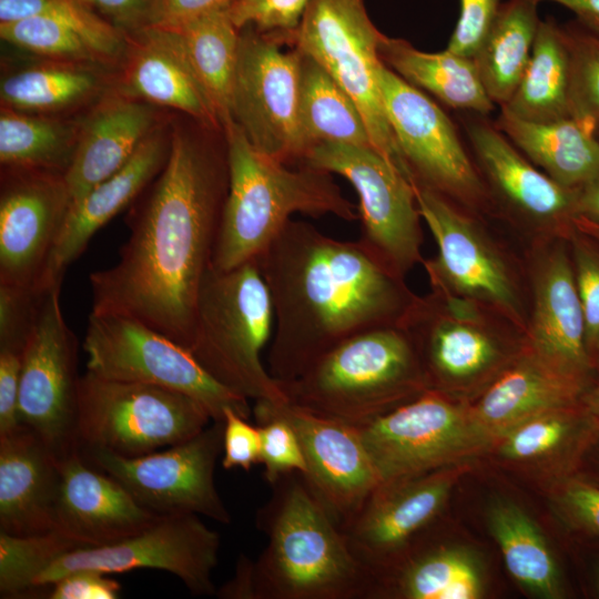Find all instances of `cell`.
Wrapping results in <instances>:
<instances>
[{
	"instance_id": "6da1fadb",
	"label": "cell",
	"mask_w": 599,
	"mask_h": 599,
	"mask_svg": "<svg viewBox=\"0 0 599 599\" xmlns=\"http://www.w3.org/2000/svg\"><path fill=\"white\" fill-rule=\"evenodd\" d=\"M227 187L226 156L217 160L176 130L162 171L129 217L119 260L90 275L92 312L135 318L189 351Z\"/></svg>"
},
{
	"instance_id": "7a4b0ae2",
	"label": "cell",
	"mask_w": 599,
	"mask_h": 599,
	"mask_svg": "<svg viewBox=\"0 0 599 599\" xmlns=\"http://www.w3.org/2000/svg\"><path fill=\"white\" fill-rule=\"evenodd\" d=\"M274 311L267 369L281 383L361 333L400 325L415 300L361 238L291 220L256 257Z\"/></svg>"
},
{
	"instance_id": "3957f363",
	"label": "cell",
	"mask_w": 599,
	"mask_h": 599,
	"mask_svg": "<svg viewBox=\"0 0 599 599\" xmlns=\"http://www.w3.org/2000/svg\"><path fill=\"white\" fill-rule=\"evenodd\" d=\"M255 515L267 542L260 556L237 558L222 599H364L374 579L304 476L292 473L271 485Z\"/></svg>"
},
{
	"instance_id": "277c9868",
	"label": "cell",
	"mask_w": 599,
	"mask_h": 599,
	"mask_svg": "<svg viewBox=\"0 0 599 599\" xmlns=\"http://www.w3.org/2000/svg\"><path fill=\"white\" fill-rule=\"evenodd\" d=\"M220 534L194 514L162 516L123 540L80 545L57 531L33 537L0 532L1 598H39L59 578L80 570L109 575L159 569L179 578L195 596H215Z\"/></svg>"
},
{
	"instance_id": "5b68a950",
	"label": "cell",
	"mask_w": 599,
	"mask_h": 599,
	"mask_svg": "<svg viewBox=\"0 0 599 599\" xmlns=\"http://www.w3.org/2000/svg\"><path fill=\"white\" fill-rule=\"evenodd\" d=\"M223 129L229 187L212 267L227 271L255 261L296 213L357 220L331 173L304 164L290 169L254 148L233 120Z\"/></svg>"
},
{
	"instance_id": "8992f818",
	"label": "cell",
	"mask_w": 599,
	"mask_h": 599,
	"mask_svg": "<svg viewBox=\"0 0 599 599\" xmlns=\"http://www.w3.org/2000/svg\"><path fill=\"white\" fill-rule=\"evenodd\" d=\"M287 403L362 427L428 388L406 329H370L332 348L296 378L280 384Z\"/></svg>"
},
{
	"instance_id": "52a82bcc",
	"label": "cell",
	"mask_w": 599,
	"mask_h": 599,
	"mask_svg": "<svg viewBox=\"0 0 599 599\" xmlns=\"http://www.w3.org/2000/svg\"><path fill=\"white\" fill-rule=\"evenodd\" d=\"M273 328V304L256 261L206 271L189 352L214 379L254 402H287L261 359Z\"/></svg>"
},
{
	"instance_id": "ba28073f",
	"label": "cell",
	"mask_w": 599,
	"mask_h": 599,
	"mask_svg": "<svg viewBox=\"0 0 599 599\" xmlns=\"http://www.w3.org/2000/svg\"><path fill=\"white\" fill-rule=\"evenodd\" d=\"M212 418L192 397L154 385L80 376L75 436L79 449L143 456L202 432Z\"/></svg>"
},
{
	"instance_id": "9c48e42d",
	"label": "cell",
	"mask_w": 599,
	"mask_h": 599,
	"mask_svg": "<svg viewBox=\"0 0 599 599\" xmlns=\"http://www.w3.org/2000/svg\"><path fill=\"white\" fill-rule=\"evenodd\" d=\"M83 349L87 370L187 395L214 422H224L226 409L247 419L252 415L250 399L214 379L186 348L135 318L91 312Z\"/></svg>"
},
{
	"instance_id": "30bf717a",
	"label": "cell",
	"mask_w": 599,
	"mask_h": 599,
	"mask_svg": "<svg viewBox=\"0 0 599 599\" xmlns=\"http://www.w3.org/2000/svg\"><path fill=\"white\" fill-rule=\"evenodd\" d=\"M383 33L364 0H309L294 32L286 35L315 60L358 106L373 148L413 179L388 122L377 79Z\"/></svg>"
},
{
	"instance_id": "8fae6325",
	"label": "cell",
	"mask_w": 599,
	"mask_h": 599,
	"mask_svg": "<svg viewBox=\"0 0 599 599\" xmlns=\"http://www.w3.org/2000/svg\"><path fill=\"white\" fill-rule=\"evenodd\" d=\"M303 164L345 177L359 200L361 238L397 274L423 262V233L414 184L373 146L323 142L311 146Z\"/></svg>"
},
{
	"instance_id": "7c38bea8",
	"label": "cell",
	"mask_w": 599,
	"mask_h": 599,
	"mask_svg": "<svg viewBox=\"0 0 599 599\" xmlns=\"http://www.w3.org/2000/svg\"><path fill=\"white\" fill-rule=\"evenodd\" d=\"M224 422L176 445L139 457L102 449H80L91 465L105 471L145 508L160 515L194 514L229 525L232 516L214 480L223 451Z\"/></svg>"
},
{
	"instance_id": "4fadbf2b",
	"label": "cell",
	"mask_w": 599,
	"mask_h": 599,
	"mask_svg": "<svg viewBox=\"0 0 599 599\" xmlns=\"http://www.w3.org/2000/svg\"><path fill=\"white\" fill-rule=\"evenodd\" d=\"M61 285L43 290L23 351L19 423L32 429L61 459L78 449V338L64 319Z\"/></svg>"
},
{
	"instance_id": "5bb4252c",
	"label": "cell",
	"mask_w": 599,
	"mask_h": 599,
	"mask_svg": "<svg viewBox=\"0 0 599 599\" xmlns=\"http://www.w3.org/2000/svg\"><path fill=\"white\" fill-rule=\"evenodd\" d=\"M240 30L231 116L262 153L287 163L303 159L298 125L301 52L281 49V34Z\"/></svg>"
},
{
	"instance_id": "9a60e30c",
	"label": "cell",
	"mask_w": 599,
	"mask_h": 599,
	"mask_svg": "<svg viewBox=\"0 0 599 599\" xmlns=\"http://www.w3.org/2000/svg\"><path fill=\"white\" fill-rule=\"evenodd\" d=\"M358 428L380 481L437 470L488 441L470 410L432 389Z\"/></svg>"
},
{
	"instance_id": "2e32d148",
	"label": "cell",
	"mask_w": 599,
	"mask_h": 599,
	"mask_svg": "<svg viewBox=\"0 0 599 599\" xmlns=\"http://www.w3.org/2000/svg\"><path fill=\"white\" fill-rule=\"evenodd\" d=\"M377 79L385 112L414 180L468 206L486 201V187L449 118L382 60Z\"/></svg>"
},
{
	"instance_id": "e0dca14e",
	"label": "cell",
	"mask_w": 599,
	"mask_h": 599,
	"mask_svg": "<svg viewBox=\"0 0 599 599\" xmlns=\"http://www.w3.org/2000/svg\"><path fill=\"white\" fill-rule=\"evenodd\" d=\"M416 203L437 245V256L424 262L432 283L496 307L521 321L520 303L509 272L474 222L439 192L413 181Z\"/></svg>"
},
{
	"instance_id": "ac0fdd59",
	"label": "cell",
	"mask_w": 599,
	"mask_h": 599,
	"mask_svg": "<svg viewBox=\"0 0 599 599\" xmlns=\"http://www.w3.org/2000/svg\"><path fill=\"white\" fill-rule=\"evenodd\" d=\"M4 170L0 196V284L39 290L71 206L64 173Z\"/></svg>"
},
{
	"instance_id": "d6986e66",
	"label": "cell",
	"mask_w": 599,
	"mask_h": 599,
	"mask_svg": "<svg viewBox=\"0 0 599 599\" xmlns=\"http://www.w3.org/2000/svg\"><path fill=\"white\" fill-rule=\"evenodd\" d=\"M454 480L451 471L437 469L380 481L342 527L353 554L372 575L374 587L440 514Z\"/></svg>"
},
{
	"instance_id": "ffe728a7",
	"label": "cell",
	"mask_w": 599,
	"mask_h": 599,
	"mask_svg": "<svg viewBox=\"0 0 599 599\" xmlns=\"http://www.w3.org/2000/svg\"><path fill=\"white\" fill-rule=\"evenodd\" d=\"M262 402L294 428L306 464L303 476L342 528L380 483L359 428L287 402Z\"/></svg>"
},
{
	"instance_id": "44dd1931",
	"label": "cell",
	"mask_w": 599,
	"mask_h": 599,
	"mask_svg": "<svg viewBox=\"0 0 599 599\" xmlns=\"http://www.w3.org/2000/svg\"><path fill=\"white\" fill-rule=\"evenodd\" d=\"M55 530L85 546L135 536L162 516L142 506L116 479L91 465L80 449L60 459Z\"/></svg>"
},
{
	"instance_id": "7402d4cb",
	"label": "cell",
	"mask_w": 599,
	"mask_h": 599,
	"mask_svg": "<svg viewBox=\"0 0 599 599\" xmlns=\"http://www.w3.org/2000/svg\"><path fill=\"white\" fill-rule=\"evenodd\" d=\"M60 459L19 423L0 433V532L33 537L55 530Z\"/></svg>"
},
{
	"instance_id": "603a6c76",
	"label": "cell",
	"mask_w": 599,
	"mask_h": 599,
	"mask_svg": "<svg viewBox=\"0 0 599 599\" xmlns=\"http://www.w3.org/2000/svg\"><path fill=\"white\" fill-rule=\"evenodd\" d=\"M154 129L119 171L71 205L39 290L61 285L68 267L84 252L93 235L134 201L162 171L171 140Z\"/></svg>"
},
{
	"instance_id": "cb8c5ba5",
	"label": "cell",
	"mask_w": 599,
	"mask_h": 599,
	"mask_svg": "<svg viewBox=\"0 0 599 599\" xmlns=\"http://www.w3.org/2000/svg\"><path fill=\"white\" fill-rule=\"evenodd\" d=\"M467 132L481 170L512 211L540 225H573L578 189L532 166L495 125L475 121Z\"/></svg>"
},
{
	"instance_id": "d4e9b609",
	"label": "cell",
	"mask_w": 599,
	"mask_h": 599,
	"mask_svg": "<svg viewBox=\"0 0 599 599\" xmlns=\"http://www.w3.org/2000/svg\"><path fill=\"white\" fill-rule=\"evenodd\" d=\"M585 375L532 351L489 387L471 417L488 440L502 438L531 417L570 408L583 393Z\"/></svg>"
},
{
	"instance_id": "484cf974",
	"label": "cell",
	"mask_w": 599,
	"mask_h": 599,
	"mask_svg": "<svg viewBox=\"0 0 599 599\" xmlns=\"http://www.w3.org/2000/svg\"><path fill=\"white\" fill-rule=\"evenodd\" d=\"M153 124V109L144 101L123 95L100 105L80 131L64 172L71 205L119 171Z\"/></svg>"
},
{
	"instance_id": "4316f807",
	"label": "cell",
	"mask_w": 599,
	"mask_h": 599,
	"mask_svg": "<svg viewBox=\"0 0 599 599\" xmlns=\"http://www.w3.org/2000/svg\"><path fill=\"white\" fill-rule=\"evenodd\" d=\"M530 325L532 351L566 368L586 374L589 352L586 322L573 266L562 248L538 265Z\"/></svg>"
},
{
	"instance_id": "83f0119b",
	"label": "cell",
	"mask_w": 599,
	"mask_h": 599,
	"mask_svg": "<svg viewBox=\"0 0 599 599\" xmlns=\"http://www.w3.org/2000/svg\"><path fill=\"white\" fill-rule=\"evenodd\" d=\"M495 126L562 186L579 189L599 175V141L578 119L530 122L500 110Z\"/></svg>"
},
{
	"instance_id": "f1b7e54d",
	"label": "cell",
	"mask_w": 599,
	"mask_h": 599,
	"mask_svg": "<svg viewBox=\"0 0 599 599\" xmlns=\"http://www.w3.org/2000/svg\"><path fill=\"white\" fill-rule=\"evenodd\" d=\"M185 61L222 128L230 121L240 30L227 10H215L175 26H155Z\"/></svg>"
},
{
	"instance_id": "f546056e",
	"label": "cell",
	"mask_w": 599,
	"mask_h": 599,
	"mask_svg": "<svg viewBox=\"0 0 599 599\" xmlns=\"http://www.w3.org/2000/svg\"><path fill=\"white\" fill-rule=\"evenodd\" d=\"M123 95L180 110L210 128L221 122L189 67L155 26H145L123 81Z\"/></svg>"
},
{
	"instance_id": "4dcf8cb0",
	"label": "cell",
	"mask_w": 599,
	"mask_h": 599,
	"mask_svg": "<svg viewBox=\"0 0 599 599\" xmlns=\"http://www.w3.org/2000/svg\"><path fill=\"white\" fill-rule=\"evenodd\" d=\"M378 55L398 77L418 90H425L448 106L481 115L495 106L487 94L473 59L449 50L428 53L403 39L383 35Z\"/></svg>"
},
{
	"instance_id": "1f68e13d",
	"label": "cell",
	"mask_w": 599,
	"mask_h": 599,
	"mask_svg": "<svg viewBox=\"0 0 599 599\" xmlns=\"http://www.w3.org/2000/svg\"><path fill=\"white\" fill-rule=\"evenodd\" d=\"M501 110L530 122L572 118L569 48L554 18L540 21L525 73Z\"/></svg>"
},
{
	"instance_id": "d6a6232c",
	"label": "cell",
	"mask_w": 599,
	"mask_h": 599,
	"mask_svg": "<svg viewBox=\"0 0 599 599\" xmlns=\"http://www.w3.org/2000/svg\"><path fill=\"white\" fill-rule=\"evenodd\" d=\"M540 0H507L473 58L483 85L504 106L516 91L529 62L540 19Z\"/></svg>"
},
{
	"instance_id": "836d02e7",
	"label": "cell",
	"mask_w": 599,
	"mask_h": 599,
	"mask_svg": "<svg viewBox=\"0 0 599 599\" xmlns=\"http://www.w3.org/2000/svg\"><path fill=\"white\" fill-rule=\"evenodd\" d=\"M301 54L298 125L305 153L323 142L373 146L353 99L315 60Z\"/></svg>"
},
{
	"instance_id": "e575fe53",
	"label": "cell",
	"mask_w": 599,
	"mask_h": 599,
	"mask_svg": "<svg viewBox=\"0 0 599 599\" xmlns=\"http://www.w3.org/2000/svg\"><path fill=\"white\" fill-rule=\"evenodd\" d=\"M487 522L510 575L539 597H559L557 565L544 535L529 516L515 504L498 500L489 507Z\"/></svg>"
},
{
	"instance_id": "d590c367",
	"label": "cell",
	"mask_w": 599,
	"mask_h": 599,
	"mask_svg": "<svg viewBox=\"0 0 599 599\" xmlns=\"http://www.w3.org/2000/svg\"><path fill=\"white\" fill-rule=\"evenodd\" d=\"M59 121L2 106L0 114V161L3 167L34 169L64 173L77 139Z\"/></svg>"
},
{
	"instance_id": "8d00e7d4",
	"label": "cell",
	"mask_w": 599,
	"mask_h": 599,
	"mask_svg": "<svg viewBox=\"0 0 599 599\" xmlns=\"http://www.w3.org/2000/svg\"><path fill=\"white\" fill-rule=\"evenodd\" d=\"M93 73L67 67H31L2 79V106L22 112H48L73 105L95 91Z\"/></svg>"
},
{
	"instance_id": "74e56055",
	"label": "cell",
	"mask_w": 599,
	"mask_h": 599,
	"mask_svg": "<svg viewBox=\"0 0 599 599\" xmlns=\"http://www.w3.org/2000/svg\"><path fill=\"white\" fill-rule=\"evenodd\" d=\"M37 16L53 18L72 27L101 59L116 57L122 50L119 30L80 0H0V23Z\"/></svg>"
},
{
	"instance_id": "f35d334b",
	"label": "cell",
	"mask_w": 599,
	"mask_h": 599,
	"mask_svg": "<svg viewBox=\"0 0 599 599\" xmlns=\"http://www.w3.org/2000/svg\"><path fill=\"white\" fill-rule=\"evenodd\" d=\"M475 559L458 547L438 546L404 558L397 564L389 589L407 599H443L458 573Z\"/></svg>"
},
{
	"instance_id": "ab89813d",
	"label": "cell",
	"mask_w": 599,
	"mask_h": 599,
	"mask_svg": "<svg viewBox=\"0 0 599 599\" xmlns=\"http://www.w3.org/2000/svg\"><path fill=\"white\" fill-rule=\"evenodd\" d=\"M1 39L12 45L67 61L101 59L72 27L53 18L37 16L0 23Z\"/></svg>"
},
{
	"instance_id": "60d3db41",
	"label": "cell",
	"mask_w": 599,
	"mask_h": 599,
	"mask_svg": "<svg viewBox=\"0 0 599 599\" xmlns=\"http://www.w3.org/2000/svg\"><path fill=\"white\" fill-rule=\"evenodd\" d=\"M570 54L572 118L599 128V37L577 22L562 26Z\"/></svg>"
},
{
	"instance_id": "b9f144b4",
	"label": "cell",
	"mask_w": 599,
	"mask_h": 599,
	"mask_svg": "<svg viewBox=\"0 0 599 599\" xmlns=\"http://www.w3.org/2000/svg\"><path fill=\"white\" fill-rule=\"evenodd\" d=\"M252 414L260 428V464L264 466L265 480L272 485L292 473L305 475V458L294 428L262 400L254 402Z\"/></svg>"
},
{
	"instance_id": "7bdbcfd3",
	"label": "cell",
	"mask_w": 599,
	"mask_h": 599,
	"mask_svg": "<svg viewBox=\"0 0 599 599\" xmlns=\"http://www.w3.org/2000/svg\"><path fill=\"white\" fill-rule=\"evenodd\" d=\"M571 430L568 409L531 417L509 430L500 445V454L510 459H529L557 448Z\"/></svg>"
},
{
	"instance_id": "ee69618b",
	"label": "cell",
	"mask_w": 599,
	"mask_h": 599,
	"mask_svg": "<svg viewBox=\"0 0 599 599\" xmlns=\"http://www.w3.org/2000/svg\"><path fill=\"white\" fill-rule=\"evenodd\" d=\"M309 0H236L226 10L234 26L288 35L294 32Z\"/></svg>"
},
{
	"instance_id": "f6af8a7d",
	"label": "cell",
	"mask_w": 599,
	"mask_h": 599,
	"mask_svg": "<svg viewBox=\"0 0 599 599\" xmlns=\"http://www.w3.org/2000/svg\"><path fill=\"white\" fill-rule=\"evenodd\" d=\"M573 272L586 322V345L595 348L599 338V251L573 238Z\"/></svg>"
},
{
	"instance_id": "bcb514c9",
	"label": "cell",
	"mask_w": 599,
	"mask_h": 599,
	"mask_svg": "<svg viewBox=\"0 0 599 599\" xmlns=\"http://www.w3.org/2000/svg\"><path fill=\"white\" fill-rule=\"evenodd\" d=\"M460 10L447 50L473 59L489 32L501 0H459Z\"/></svg>"
},
{
	"instance_id": "7dc6e473",
	"label": "cell",
	"mask_w": 599,
	"mask_h": 599,
	"mask_svg": "<svg viewBox=\"0 0 599 599\" xmlns=\"http://www.w3.org/2000/svg\"><path fill=\"white\" fill-rule=\"evenodd\" d=\"M222 466L230 470L242 468L248 471L261 463V434L233 409L224 412Z\"/></svg>"
},
{
	"instance_id": "c3c4849f",
	"label": "cell",
	"mask_w": 599,
	"mask_h": 599,
	"mask_svg": "<svg viewBox=\"0 0 599 599\" xmlns=\"http://www.w3.org/2000/svg\"><path fill=\"white\" fill-rule=\"evenodd\" d=\"M112 576L92 570L71 572L44 588L39 598L116 599L121 596V583Z\"/></svg>"
},
{
	"instance_id": "681fc988",
	"label": "cell",
	"mask_w": 599,
	"mask_h": 599,
	"mask_svg": "<svg viewBox=\"0 0 599 599\" xmlns=\"http://www.w3.org/2000/svg\"><path fill=\"white\" fill-rule=\"evenodd\" d=\"M24 346L0 343V433L19 424L18 395Z\"/></svg>"
},
{
	"instance_id": "f907efd6",
	"label": "cell",
	"mask_w": 599,
	"mask_h": 599,
	"mask_svg": "<svg viewBox=\"0 0 599 599\" xmlns=\"http://www.w3.org/2000/svg\"><path fill=\"white\" fill-rule=\"evenodd\" d=\"M236 0H153L146 26H175L195 17L227 9Z\"/></svg>"
},
{
	"instance_id": "816d5d0a",
	"label": "cell",
	"mask_w": 599,
	"mask_h": 599,
	"mask_svg": "<svg viewBox=\"0 0 599 599\" xmlns=\"http://www.w3.org/2000/svg\"><path fill=\"white\" fill-rule=\"evenodd\" d=\"M568 514L582 527L599 535V487L585 481L569 483L561 496Z\"/></svg>"
},
{
	"instance_id": "f5cc1de1",
	"label": "cell",
	"mask_w": 599,
	"mask_h": 599,
	"mask_svg": "<svg viewBox=\"0 0 599 599\" xmlns=\"http://www.w3.org/2000/svg\"><path fill=\"white\" fill-rule=\"evenodd\" d=\"M125 26L149 22L153 0H80ZM144 26V27H145Z\"/></svg>"
},
{
	"instance_id": "db71d44e",
	"label": "cell",
	"mask_w": 599,
	"mask_h": 599,
	"mask_svg": "<svg viewBox=\"0 0 599 599\" xmlns=\"http://www.w3.org/2000/svg\"><path fill=\"white\" fill-rule=\"evenodd\" d=\"M483 591L480 569L473 559L445 591L443 599H476Z\"/></svg>"
},
{
	"instance_id": "11a10c76",
	"label": "cell",
	"mask_w": 599,
	"mask_h": 599,
	"mask_svg": "<svg viewBox=\"0 0 599 599\" xmlns=\"http://www.w3.org/2000/svg\"><path fill=\"white\" fill-rule=\"evenodd\" d=\"M557 3L570 10L576 22L585 30L599 37V0H540Z\"/></svg>"
},
{
	"instance_id": "9f6ffc18",
	"label": "cell",
	"mask_w": 599,
	"mask_h": 599,
	"mask_svg": "<svg viewBox=\"0 0 599 599\" xmlns=\"http://www.w3.org/2000/svg\"><path fill=\"white\" fill-rule=\"evenodd\" d=\"M576 213L599 225V175L578 189Z\"/></svg>"
},
{
	"instance_id": "6f0895ef",
	"label": "cell",
	"mask_w": 599,
	"mask_h": 599,
	"mask_svg": "<svg viewBox=\"0 0 599 599\" xmlns=\"http://www.w3.org/2000/svg\"><path fill=\"white\" fill-rule=\"evenodd\" d=\"M573 226L581 233L591 236L599 242V225L595 224L583 217L576 216L573 219Z\"/></svg>"
},
{
	"instance_id": "680465c9",
	"label": "cell",
	"mask_w": 599,
	"mask_h": 599,
	"mask_svg": "<svg viewBox=\"0 0 599 599\" xmlns=\"http://www.w3.org/2000/svg\"><path fill=\"white\" fill-rule=\"evenodd\" d=\"M589 413L599 420V385L586 398Z\"/></svg>"
},
{
	"instance_id": "91938a15",
	"label": "cell",
	"mask_w": 599,
	"mask_h": 599,
	"mask_svg": "<svg viewBox=\"0 0 599 599\" xmlns=\"http://www.w3.org/2000/svg\"><path fill=\"white\" fill-rule=\"evenodd\" d=\"M593 349L597 352V359H598V367H599V338H598Z\"/></svg>"
},
{
	"instance_id": "94428289",
	"label": "cell",
	"mask_w": 599,
	"mask_h": 599,
	"mask_svg": "<svg viewBox=\"0 0 599 599\" xmlns=\"http://www.w3.org/2000/svg\"><path fill=\"white\" fill-rule=\"evenodd\" d=\"M598 589H599V575H598Z\"/></svg>"
}]
</instances>
